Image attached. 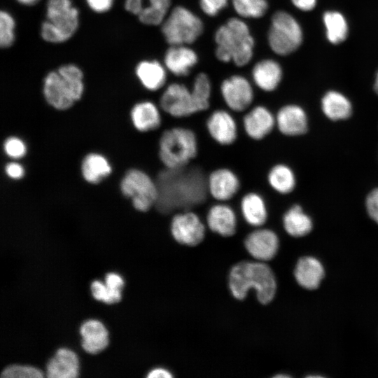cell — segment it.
Here are the masks:
<instances>
[{
	"mask_svg": "<svg viewBox=\"0 0 378 378\" xmlns=\"http://www.w3.org/2000/svg\"><path fill=\"white\" fill-rule=\"evenodd\" d=\"M293 4L298 9L309 11L314 8L316 0H291Z\"/></svg>",
	"mask_w": 378,
	"mask_h": 378,
	"instance_id": "cell-44",
	"label": "cell"
},
{
	"mask_svg": "<svg viewBox=\"0 0 378 378\" xmlns=\"http://www.w3.org/2000/svg\"><path fill=\"white\" fill-rule=\"evenodd\" d=\"M244 245L251 256L263 262L275 256L279 248V239L274 231L260 227L247 235Z\"/></svg>",
	"mask_w": 378,
	"mask_h": 378,
	"instance_id": "cell-17",
	"label": "cell"
},
{
	"mask_svg": "<svg viewBox=\"0 0 378 378\" xmlns=\"http://www.w3.org/2000/svg\"><path fill=\"white\" fill-rule=\"evenodd\" d=\"M237 14L243 18H260L268 9L267 0H231Z\"/></svg>",
	"mask_w": 378,
	"mask_h": 378,
	"instance_id": "cell-34",
	"label": "cell"
},
{
	"mask_svg": "<svg viewBox=\"0 0 378 378\" xmlns=\"http://www.w3.org/2000/svg\"><path fill=\"white\" fill-rule=\"evenodd\" d=\"M240 211L245 221L253 227H262L268 218L263 196L255 191L246 192L240 200Z\"/></svg>",
	"mask_w": 378,
	"mask_h": 378,
	"instance_id": "cell-25",
	"label": "cell"
},
{
	"mask_svg": "<svg viewBox=\"0 0 378 378\" xmlns=\"http://www.w3.org/2000/svg\"><path fill=\"white\" fill-rule=\"evenodd\" d=\"M171 0H125V10L146 25H160L170 10Z\"/></svg>",
	"mask_w": 378,
	"mask_h": 378,
	"instance_id": "cell-16",
	"label": "cell"
},
{
	"mask_svg": "<svg viewBox=\"0 0 378 378\" xmlns=\"http://www.w3.org/2000/svg\"><path fill=\"white\" fill-rule=\"evenodd\" d=\"M91 291L96 300L107 304L118 302L121 299V292L111 290L106 284L97 280L91 284Z\"/></svg>",
	"mask_w": 378,
	"mask_h": 378,
	"instance_id": "cell-37",
	"label": "cell"
},
{
	"mask_svg": "<svg viewBox=\"0 0 378 378\" xmlns=\"http://www.w3.org/2000/svg\"><path fill=\"white\" fill-rule=\"evenodd\" d=\"M302 38V28L293 15L284 10H278L272 15L267 41L274 52L288 55L300 47Z\"/></svg>",
	"mask_w": 378,
	"mask_h": 378,
	"instance_id": "cell-9",
	"label": "cell"
},
{
	"mask_svg": "<svg viewBox=\"0 0 378 378\" xmlns=\"http://www.w3.org/2000/svg\"><path fill=\"white\" fill-rule=\"evenodd\" d=\"M188 167L178 169L164 167L158 172L155 181L159 195L155 208L160 213L191 209L206 200L209 195L206 178L200 170Z\"/></svg>",
	"mask_w": 378,
	"mask_h": 378,
	"instance_id": "cell-1",
	"label": "cell"
},
{
	"mask_svg": "<svg viewBox=\"0 0 378 378\" xmlns=\"http://www.w3.org/2000/svg\"><path fill=\"white\" fill-rule=\"evenodd\" d=\"M160 106L154 102L144 100L136 102L130 110L131 122L139 132H149L158 130L162 124Z\"/></svg>",
	"mask_w": 378,
	"mask_h": 378,
	"instance_id": "cell-21",
	"label": "cell"
},
{
	"mask_svg": "<svg viewBox=\"0 0 378 378\" xmlns=\"http://www.w3.org/2000/svg\"><path fill=\"white\" fill-rule=\"evenodd\" d=\"M323 20L326 29V36L333 44L343 42L348 35V24L344 15L337 11H327Z\"/></svg>",
	"mask_w": 378,
	"mask_h": 378,
	"instance_id": "cell-32",
	"label": "cell"
},
{
	"mask_svg": "<svg viewBox=\"0 0 378 378\" xmlns=\"http://www.w3.org/2000/svg\"><path fill=\"white\" fill-rule=\"evenodd\" d=\"M297 282L303 288L314 290L318 287L324 276V269L321 262L312 256L301 258L294 272Z\"/></svg>",
	"mask_w": 378,
	"mask_h": 378,
	"instance_id": "cell-27",
	"label": "cell"
},
{
	"mask_svg": "<svg viewBox=\"0 0 378 378\" xmlns=\"http://www.w3.org/2000/svg\"><path fill=\"white\" fill-rule=\"evenodd\" d=\"M4 150L10 158L17 160L26 155L27 148L21 138L11 136L4 141Z\"/></svg>",
	"mask_w": 378,
	"mask_h": 378,
	"instance_id": "cell-38",
	"label": "cell"
},
{
	"mask_svg": "<svg viewBox=\"0 0 378 378\" xmlns=\"http://www.w3.org/2000/svg\"><path fill=\"white\" fill-rule=\"evenodd\" d=\"M161 32L169 46L195 42L204 31L202 20L183 6L172 8L160 24Z\"/></svg>",
	"mask_w": 378,
	"mask_h": 378,
	"instance_id": "cell-7",
	"label": "cell"
},
{
	"mask_svg": "<svg viewBox=\"0 0 378 378\" xmlns=\"http://www.w3.org/2000/svg\"><path fill=\"white\" fill-rule=\"evenodd\" d=\"M197 62V53L187 45L169 46L164 56V66L178 77L187 76Z\"/></svg>",
	"mask_w": 378,
	"mask_h": 378,
	"instance_id": "cell-20",
	"label": "cell"
},
{
	"mask_svg": "<svg viewBox=\"0 0 378 378\" xmlns=\"http://www.w3.org/2000/svg\"><path fill=\"white\" fill-rule=\"evenodd\" d=\"M42 372L32 366L12 365L6 368L1 374L2 378H41Z\"/></svg>",
	"mask_w": 378,
	"mask_h": 378,
	"instance_id": "cell-36",
	"label": "cell"
},
{
	"mask_svg": "<svg viewBox=\"0 0 378 378\" xmlns=\"http://www.w3.org/2000/svg\"><path fill=\"white\" fill-rule=\"evenodd\" d=\"M78 374V359L70 349H59L46 364L49 378H75Z\"/></svg>",
	"mask_w": 378,
	"mask_h": 378,
	"instance_id": "cell-23",
	"label": "cell"
},
{
	"mask_svg": "<svg viewBox=\"0 0 378 378\" xmlns=\"http://www.w3.org/2000/svg\"><path fill=\"white\" fill-rule=\"evenodd\" d=\"M289 376L286 375V374H278L276 376H275V377H288Z\"/></svg>",
	"mask_w": 378,
	"mask_h": 378,
	"instance_id": "cell-48",
	"label": "cell"
},
{
	"mask_svg": "<svg viewBox=\"0 0 378 378\" xmlns=\"http://www.w3.org/2000/svg\"><path fill=\"white\" fill-rule=\"evenodd\" d=\"M5 172L10 178L19 180L24 176L25 170L20 163L12 161L6 164Z\"/></svg>",
	"mask_w": 378,
	"mask_h": 378,
	"instance_id": "cell-42",
	"label": "cell"
},
{
	"mask_svg": "<svg viewBox=\"0 0 378 378\" xmlns=\"http://www.w3.org/2000/svg\"><path fill=\"white\" fill-rule=\"evenodd\" d=\"M365 204L370 217L378 223V188L374 189L369 193Z\"/></svg>",
	"mask_w": 378,
	"mask_h": 378,
	"instance_id": "cell-40",
	"label": "cell"
},
{
	"mask_svg": "<svg viewBox=\"0 0 378 378\" xmlns=\"http://www.w3.org/2000/svg\"><path fill=\"white\" fill-rule=\"evenodd\" d=\"M241 186L239 176L229 167H217L206 176L208 194L216 202L232 200L239 192Z\"/></svg>",
	"mask_w": 378,
	"mask_h": 378,
	"instance_id": "cell-13",
	"label": "cell"
},
{
	"mask_svg": "<svg viewBox=\"0 0 378 378\" xmlns=\"http://www.w3.org/2000/svg\"><path fill=\"white\" fill-rule=\"evenodd\" d=\"M215 55L221 62L237 66L248 64L253 55L255 40L248 24L241 18H231L215 32Z\"/></svg>",
	"mask_w": 378,
	"mask_h": 378,
	"instance_id": "cell-3",
	"label": "cell"
},
{
	"mask_svg": "<svg viewBox=\"0 0 378 378\" xmlns=\"http://www.w3.org/2000/svg\"><path fill=\"white\" fill-rule=\"evenodd\" d=\"M270 187L275 192L286 195L290 193L296 185V178L292 169L286 164H274L266 176Z\"/></svg>",
	"mask_w": 378,
	"mask_h": 378,
	"instance_id": "cell-30",
	"label": "cell"
},
{
	"mask_svg": "<svg viewBox=\"0 0 378 378\" xmlns=\"http://www.w3.org/2000/svg\"><path fill=\"white\" fill-rule=\"evenodd\" d=\"M166 67L158 60L144 59L136 64L135 75L146 90L155 92L166 84Z\"/></svg>",
	"mask_w": 378,
	"mask_h": 378,
	"instance_id": "cell-24",
	"label": "cell"
},
{
	"mask_svg": "<svg viewBox=\"0 0 378 378\" xmlns=\"http://www.w3.org/2000/svg\"><path fill=\"white\" fill-rule=\"evenodd\" d=\"M81 346L88 353L94 354L104 350L108 344V332L99 321L90 319L80 328Z\"/></svg>",
	"mask_w": 378,
	"mask_h": 378,
	"instance_id": "cell-26",
	"label": "cell"
},
{
	"mask_svg": "<svg viewBox=\"0 0 378 378\" xmlns=\"http://www.w3.org/2000/svg\"><path fill=\"white\" fill-rule=\"evenodd\" d=\"M321 108L325 115L332 120L346 119L352 113L350 101L337 91H329L325 94L321 100Z\"/></svg>",
	"mask_w": 378,
	"mask_h": 378,
	"instance_id": "cell-29",
	"label": "cell"
},
{
	"mask_svg": "<svg viewBox=\"0 0 378 378\" xmlns=\"http://www.w3.org/2000/svg\"><path fill=\"white\" fill-rule=\"evenodd\" d=\"M251 74L255 85L262 91L267 92L275 90L283 76L280 64L271 59H262L255 63Z\"/></svg>",
	"mask_w": 378,
	"mask_h": 378,
	"instance_id": "cell-22",
	"label": "cell"
},
{
	"mask_svg": "<svg viewBox=\"0 0 378 378\" xmlns=\"http://www.w3.org/2000/svg\"><path fill=\"white\" fill-rule=\"evenodd\" d=\"M275 118L276 128L285 136H299L307 130V114L298 105L287 104L281 107Z\"/></svg>",
	"mask_w": 378,
	"mask_h": 378,
	"instance_id": "cell-19",
	"label": "cell"
},
{
	"mask_svg": "<svg viewBox=\"0 0 378 378\" xmlns=\"http://www.w3.org/2000/svg\"><path fill=\"white\" fill-rule=\"evenodd\" d=\"M18 4L24 6H33L37 4L41 0H15Z\"/></svg>",
	"mask_w": 378,
	"mask_h": 378,
	"instance_id": "cell-46",
	"label": "cell"
},
{
	"mask_svg": "<svg viewBox=\"0 0 378 378\" xmlns=\"http://www.w3.org/2000/svg\"><path fill=\"white\" fill-rule=\"evenodd\" d=\"M208 227L222 237H231L236 232L237 219L233 208L227 202H216L208 209Z\"/></svg>",
	"mask_w": 378,
	"mask_h": 378,
	"instance_id": "cell-18",
	"label": "cell"
},
{
	"mask_svg": "<svg viewBox=\"0 0 378 378\" xmlns=\"http://www.w3.org/2000/svg\"><path fill=\"white\" fill-rule=\"evenodd\" d=\"M242 127L246 135L252 141H260L269 136L276 127V118L263 105H256L244 112Z\"/></svg>",
	"mask_w": 378,
	"mask_h": 378,
	"instance_id": "cell-15",
	"label": "cell"
},
{
	"mask_svg": "<svg viewBox=\"0 0 378 378\" xmlns=\"http://www.w3.org/2000/svg\"><path fill=\"white\" fill-rule=\"evenodd\" d=\"M229 286L233 296L243 300L251 288L262 304L270 302L276 293V283L271 268L262 261L241 262L231 270Z\"/></svg>",
	"mask_w": 378,
	"mask_h": 378,
	"instance_id": "cell-4",
	"label": "cell"
},
{
	"mask_svg": "<svg viewBox=\"0 0 378 378\" xmlns=\"http://www.w3.org/2000/svg\"><path fill=\"white\" fill-rule=\"evenodd\" d=\"M283 225L286 232L294 237L307 235L313 226L310 217L298 204L293 205L285 212L283 216Z\"/></svg>",
	"mask_w": 378,
	"mask_h": 378,
	"instance_id": "cell-31",
	"label": "cell"
},
{
	"mask_svg": "<svg viewBox=\"0 0 378 378\" xmlns=\"http://www.w3.org/2000/svg\"><path fill=\"white\" fill-rule=\"evenodd\" d=\"M120 190L131 201L132 206L140 212H147L155 207L158 200L155 178L138 168L129 169L120 182Z\"/></svg>",
	"mask_w": 378,
	"mask_h": 378,
	"instance_id": "cell-8",
	"label": "cell"
},
{
	"mask_svg": "<svg viewBox=\"0 0 378 378\" xmlns=\"http://www.w3.org/2000/svg\"><path fill=\"white\" fill-rule=\"evenodd\" d=\"M170 231L179 244L194 246L204 239L206 227L200 216L192 209L176 212L172 218Z\"/></svg>",
	"mask_w": 378,
	"mask_h": 378,
	"instance_id": "cell-12",
	"label": "cell"
},
{
	"mask_svg": "<svg viewBox=\"0 0 378 378\" xmlns=\"http://www.w3.org/2000/svg\"><path fill=\"white\" fill-rule=\"evenodd\" d=\"M173 375L172 373L164 368H155L150 371L147 375L148 378H171Z\"/></svg>",
	"mask_w": 378,
	"mask_h": 378,
	"instance_id": "cell-45",
	"label": "cell"
},
{
	"mask_svg": "<svg viewBox=\"0 0 378 378\" xmlns=\"http://www.w3.org/2000/svg\"><path fill=\"white\" fill-rule=\"evenodd\" d=\"M15 20L7 10L0 12V46L1 48L11 47L15 41Z\"/></svg>",
	"mask_w": 378,
	"mask_h": 378,
	"instance_id": "cell-35",
	"label": "cell"
},
{
	"mask_svg": "<svg viewBox=\"0 0 378 378\" xmlns=\"http://www.w3.org/2000/svg\"><path fill=\"white\" fill-rule=\"evenodd\" d=\"M112 167L108 159L99 153H89L83 159L80 173L83 179L90 184H97L108 176Z\"/></svg>",
	"mask_w": 378,
	"mask_h": 378,
	"instance_id": "cell-28",
	"label": "cell"
},
{
	"mask_svg": "<svg viewBox=\"0 0 378 378\" xmlns=\"http://www.w3.org/2000/svg\"><path fill=\"white\" fill-rule=\"evenodd\" d=\"M191 90L197 113L209 109L212 92L211 82L209 76L203 72L199 73L194 79Z\"/></svg>",
	"mask_w": 378,
	"mask_h": 378,
	"instance_id": "cell-33",
	"label": "cell"
},
{
	"mask_svg": "<svg viewBox=\"0 0 378 378\" xmlns=\"http://www.w3.org/2000/svg\"><path fill=\"white\" fill-rule=\"evenodd\" d=\"M88 8L95 13L103 14L108 12L115 0H85Z\"/></svg>",
	"mask_w": 378,
	"mask_h": 378,
	"instance_id": "cell-41",
	"label": "cell"
},
{
	"mask_svg": "<svg viewBox=\"0 0 378 378\" xmlns=\"http://www.w3.org/2000/svg\"><path fill=\"white\" fill-rule=\"evenodd\" d=\"M84 74L73 63L50 71L44 77L42 93L46 103L58 111L71 108L83 97Z\"/></svg>",
	"mask_w": 378,
	"mask_h": 378,
	"instance_id": "cell-2",
	"label": "cell"
},
{
	"mask_svg": "<svg viewBox=\"0 0 378 378\" xmlns=\"http://www.w3.org/2000/svg\"><path fill=\"white\" fill-rule=\"evenodd\" d=\"M79 10L71 0H47L46 18L40 27V36L48 43L66 42L77 31Z\"/></svg>",
	"mask_w": 378,
	"mask_h": 378,
	"instance_id": "cell-6",
	"label": "cell"
},
{
	"mask_svg": "<svg viewBox=\"0 0 378 378\" xmlns=\"http://www.w3.org/2000/svg\"><path fill=\"white\" fill-rule=\"evenodd\" d=\"M210 138L221 146H230L239 136L238 125L230 110L218 108L213 111L205 122Z\"/></svg>",
	"mask_w": 378,
	"mask_h": 378,
	"instance_id": "cell-14",
	"label": "cell"
},
{
	"mask_svg": "<svg viewBox=\"0 0 378 378\" xmlns=\"http://www.w3.org/2000/svg\"><path fill=\"white\" fill-rule=\"evenodd\" d=\"M158 156L164 168L186 167L199 153V141L191 128L176 126L164 130L158 140Z\"/></svg>",
	"mask_w": 378,
	"mask_h": 378,
	"instance_id": "cell-5",
	"label": "cell"
},
{
	"mask_svg": "<svg viewBox=\"0 0 378 378\" xmlns=\"http://www.w3.org/2000/svg\"><path fill=\"white\" fill-rule=\"evenodd\" d=\"M229 0H199L202 12L210 17L217 15L228 4Z\"/></svg>",
	"mask_w": 378,
	"mask_h": 378,
	"instance_id": "cell-39",
	"label": "cell"
},
{
	"mask_svg": "<svg viewBox=\"0 0 378 378\" xmlns=\"http://www.w3.org/2000/svg\"><path fill=\"white\" fill-rule=\"evenodd\" d=\"M105 284L111 290L121 291L124 286V281L119 274L109 272L106 275Z\"/></svg>",
	"mask_w": 378,
	"mask_h": 378,
	"instance_id": "cell-43",
	"label": "cell"
},
{
	"mask_svg": "<svg viewBox=\"0 0 378 378\" xmlns=\"http://www.w3.org/2000/svg\"><path fill=\"white\" fill-rule=\"evenodd\" d=\"M223 100L227 108L234 113H244L254 100V92L249 80L241 75H232L220 85Z\"/></svg>",
	"mask_w": 378,
	"mask_h": 378,
	"instance_id": "cell-11",
	"label": "cell"
},
{
	"mask_svg": "<svg viewBox=\"0 0 378 378\" xmlns=\"http://www.w3.org/2000/svg\"><path fill=\"white\" fill-rule=\"evenodd\" d=\"M159 106L164 113L176 119L198 113L191 89L179 83L166 87L160 96Z\"/></svg>",
	"mask_w": 378,
	"mask_h": 378,
	"instance_id": "cell-10",
	"label": "cell"
},
{
	"mask_svg": "<svg viewBox=\"0 0 378 378\" xmlns=\"http://www.w3.org/2000/svg\"><path fill=\"white\" fill-rule=\"evenodd\" d=\"M374 88L375 92H377V94H378V72L376 76Z\"/></svg>",
	"mask_w": 378,
	"mask_h": 378,
	"instance_id": "cell-47",
	"label": "cell"
}]
</instances>
